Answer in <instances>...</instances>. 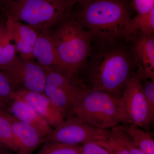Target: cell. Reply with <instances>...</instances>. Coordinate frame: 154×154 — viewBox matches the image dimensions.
<instances>
[{"mask_svg": "<svg viewBox=\"0 0 154 154\" xmlns=\"http://www.w3.org/2000/svg\"><path fill=\"white\" fill-rule=\"evenodd\" d=\"M79 6L72 14L80 25L94 36L109 41L124 37L132 18L130 0H94Z\"/></svg>", "mask_w": 154, "mask_h": 154, "instance_id": "obj_1", "label": "cell"}, {"mask_svg": "<svg viewBox=\"0 0 154 154\" xmlns=\"http://www.w3.org/2000/svg\"><path fill=\"white\" fill-rule=\"evenodd\" d=\"M48 33L64 70L77 76L91 55L94 35L83 28L72 12Z\"/></svg>", "mask_w": 154, "mask_h": 154, "instance_id": "obj_2", "label": "cell"}, {"mask_svg": "<svg viewBox=\"0 0 154 154\" xmlns=\"http://www.w3.org/2000/svg\"><path fill=\"white\" fill-rule=\"evenodd\" d=\"M132 59L125 49L113 47L102 50L92 58L87 70L89 89L121 97L132 75Z\"/></svg>", "mask_w": 154, "mask_h": 154, "instance_id": "obj_3", "label": "cell"}, {"mask_svg": "<svg viewBox=\"0 0 154 154\" xmlns=\"http://www.w3.org/2000/svg\"><path fill=\"white\" fill-rule=\"evenodd\" d=\"M72 0H15L5 7L6 16L27 23L37 32H48L72 12Z\"/></svg>", "mask_w": 154, "mask_h": 154, "instance_id": "obj_4", "label": "cell"}, {"mask_svg": "<svg viewBox=\"0 0 154 154\" xmlns=\"http://www.w3.org/2000/svg\"><path fill=\"white\" fill-rule=\"evenodd\" d=\"M120 99L105 91L89 89L72 108L69 118L75 117L99 129H112L124 123Z\"/></svg>", "mask_w": 154, "mask_h": 154, "instance_id": "obj_5", "label": "cell"}, {"mask_svg": "<svg viewBox=\"0 0 154 154\" xmlns=\"http://www.w3.org/2000/svg\"><path fill=\"white\" fill-rule=\"evenodd\" d=\"M46 81L44 94L69 118L75 105L89 88L77 76L60 69H45Z\"/></svg>", "mask_w": 154, "mask_h": 154, "instance_id": "obj_6", "label": "cell"}, {"mask_svg": "<svg viewBox=\"0 0 154 154\" xmlns=\"http://www.w3.org/2000/svg\"><path fill=\"white\" fill-rule=\"evenodd\" d=\"M110 131L91 126L75 117L66 119L45 138L44 142L81 145L94 143L101 145L110 139Z\"/></svg>", "mask_w": 154, "mask_h": 154, "instance_id": "obj_7", "label": "cell"}, {"mask_svg": "<svg viewBox=\"0 0 154 154\" xmlns=\"http://www.w3.org/2000/svg\"><path fill=\"white\" fill-rule=\"evenodd\" d=\"M140 75L134 72L127 82L120 97L124 123L147 129L154 119L150 114L141 85Z\"/></svg>", "mask_w": 154, "mask_h": 154, "instance_id": "obj_8", "label": "cell"}, {"mask_svg": "<svg viewBox=\"0 0 154 154\" xmlns=\"http://www.w3.org/2000/svg\"><path fill=\"white\" fill-rule=\"evenodd\" d=\"M3 72L15 92L27 91L44 94L46 72L35 60L17 55Z\"/></svg>", "mask_w": 154, "mask_h": 154, "instance_id": "obj_9", "label": "cell"}, {"mask_svg": "<svg viewBox=\"0 0 154 154\" xmlns=\"http://www.w3.org/2000/svg\"><path fill=\"white\" fill-rule=\"evenodd\" d=\"M132 51L142 81H154L153 34H141L133 45Z\"/></svg>", "mask_w": 154, "mask_h": 154, "instance_id": "obj_10", "label": "cell"}, {"mask_svg": "<svg viewBox=\"0 0 154 154\" xmlns=\"http://www.w3.org/2000/svg\"><path fill=\"white\" fill-rule=\"evenodd\" d=\"M15 93L31 105L53 128L57 127L66 119L64 113L44 94L27 91Z\"/></svg>", "mask_w": 154, "mask_h": 154, "instance_id": "obj_11", "label": "cell"}, {"mask_svg": "<svg viewBox=\"0 0 154 154\" xmlns=\"http://www.w3.org/2000/svg\"><path fill=\"white\" fill-rule=\"evenodd\" d=\"M14 143L19 154H31L45 138L35 128L18 120L10 113Z\"/></svg>", "mask_w": 154, "mask_h": 154, "instance_id": "obj_12", "label": "cell"}, {"mask_svg": "<svg viewBox=\"0 0 154 154\" xmlns=\"http://www.w3.org/2000/svg\"><path fill=\"white\" fill-rule=\"evenodd\" d=\"M7 111L18 120L36 128L45 138L53 130L31 105L16 94Z\"/></svg>", "mask_w": 154, "mask_h": 154, "instance_id": "obj_13", "label": "cell"}, {"mask_svg": "<svg viewBox=\"0 0 154 154\" xmlns=\"http://www.w3.org/2000/svg\"><path fill=\"white\" fill-rule=\"evenodd\" d=\"M33 53L34 60L45 69H60L65 72L48 32H38L33 46Z\"/></svg>", "mask_w": 154, "mask_h": 154, "instance_id": "obj_14", "label": "cell"}, {"mask_svg": "<svg viewBox=\"0 0 154 154\" xmlns=\"http://www.w3.org/2000/svg\"><path fill=\"white\" fill-rule=\"evenodd\" d=\"M122 126L125 132L135 146L147 154H154V140L152 133L143 130L135 125Z\"/></svg>", "mask_w": 154, "mask_h": 154, "instance_id": "obj_15", "label": "cell"}, {"mask_svg": "<svg viewBox=\"0 0 154 154\" xmlns=\"http://www.w3.org/2000/svg\"><path fill=\"white\" fill-rule=\"evenodd\" d=\"M154 32V8L146 14H137L128 24L124 37H128L140 33L141 34H153Z\"/></svg>", "mask_w": 154, "mask_h": 154, "instance_id": "obj_16", "label": "cell"}, {"mask_svg": "<svg viewBox=\"0 0 154 154\" xmlns=\"http://www.w3.org/2000/svg\"><path fill=\"white\" fill-rule=\"evenodd\" d=\"M17 51L6 28L5 22L0 19V71H2L14 60Z\"/></svg>", "mask_w": 154, "mask_h": 154, "instance_id": "obj_17", "label": "cell"}, {"mask_svg": "<svg viewBox=\"0 0 154 154\" xmlns=\"http://www.w3.org/2000/svg\"><path fill=\"white\" fill-rule=\"evenodd\" d=\"M5 22L10 36L19 37L33 46L38 36V32L34 28L9 17Z\"/></svg>", "mask_w": 154, "mask_h": 154, "instance_id": "obj_18", "label": "cell"}, {"mask_svg": "<svg viewBox=\"0 0 154 154\" xmlns=\"http://www.w3.org/2000/svg\"><path fill=\"white\" fill-rule=\"evenodd\" d=\"M10 113L0 109V143L12 150L17 152L14 143Z\"/></svg>", "mask_w": 154, "mask_h": 154, "instance_id": "obj_19", "label": "cell"}, {"mask_svg": "<svg viewBox=\"0 0 154 154\" xmlns=\"http://www.w3.org/2000/svg\"><path fill=\"white\" fill-rule=\"evenodd\" d=\"M36 154H81L82 145L47 142Z\"/></svg>", "mask_w": 154, "mask_h": 154, "instance_id": "obj_20", "label": "cell"}, {"mask_svg": "<svg viewBox=\"0 0 154 154\" xmlns=\"http://www.w3.org/2000/svg\"><path fill=\"white\" fill-rule=\"evenodd\" d=\"M15 96L16 93L8 79L3 72L0 71V109L7 110Z\"/></svg>", "mask_w": 154, "mask_h": 154, "instance_id": "obj_21", "label": "cell"}, {"mask_svg": "<svg viewBox=\"0 0 154 154\" xmlns=\"http://www.w3.org/2000/svg\"><path fill=\"white\" fill-rule=\"evenodd\" d=\"M111 135L127 149L129 154H147L132 143L122 126H116L110 131Z\"/></svg>", "mask_w": 154, "mask_h": 154, "instance_id": "obj_22", "label": "cell"}, {"mask_svg": "<svg viewBox=\"0 0 154 154\" xmlns=\"http://www.w3.org/2000/svg\"><path fill=\"white\" fill-rule=\"evenodd\" d=\"M11 36L17 53L19 56L25 59L34 60L33 53V45L25 40L16 36Z\"/></svg>", "mask_w": 154, "mask_h": 154, "instance_id": "obj_23", "label": "cell"}, {"mask_svg": "<svg viewBox=\"0 0 154 154\" xmlns=\"http://www.w3.org/2000/svg\"><path fill=\"white\" fill-rule=\"evenodd\" d=\"M141 85L150 114L152 118L154 117V81L144 80L141 81Z\"/></svg>", "mask_w": 154, "mask_h": 154, "instance_id": "obj_24", "label": "cell"}, {"mask_svg": "<svg viewBox=\"0 0 154 154\" xmlns=\"http://www.w3.org/2000/svg\"><path fill=\"white\" fill-rule=\"evenodd\" d=\"M102 146L107 149L111 154H129L125 147L111 134L109 140L103 144Z\"/></svg>", "mask_w": 154, "mask_h": 154, "instance_id": "obj_25", "label": "cell"}, {"mask_svg": "<svg viewBox=\"0 0 154 154\" xmlns=\"http://www.w3.org/2000/svg\"><path fill=\"white\" fill-rule=\"evenodd\" d=\"M131 6L137 14H147L154 8V0H131Z\"/></svg>", "mask_w": 154, "mask_h": 154, "instance_id": "obj_26", "label": "cell"}, {"mask_svg": "<svg viewBox=\"0 0 154 154\" xmlns=\"http://www.w3.org/2000/svg\"><path fill=\"white\" fill-rule=\"evenodd\" d=\"M83 150L90 154H111L107 149L94 143H88L82 145Z\"/></svg>", "mask_w": 154, "mask_h": 154, "instance_id": "obj_27", "label": "cell"}, {"mask_svg": "<svg viewBox=\"0 0 154 154\" xmlns=\"http://www.w3.org/2000/svg\"><path fill=\"white\" fill-rule=\"evenodd\" d=\"M93 1H94V0H72V2L75 5L76 4H78V5H82V4H85V3Z\"/></svg>", "mask_w": 154, "mask_h": 154, "instance_id": "obj_28", "label": "cell"}, {"mask_svg": "<svg viewBox=\"0 0 154 154\" xmlns=\"http://www.w3.org/2000/svg\"><path fill=\"white\" fill-rule=\"evenodd\" d=\"M14 1H15V0H6L5 7H6V6L8 5L9 4H10V3H12V2H14Z\"/></svg>", "mask_w": 154, "mask_h": 154, "instance_id": "obj_29", "label": "cell"}, {"mask_svg": "<svg viewBox=\"0 0 154 154\" xmlns=\"http://www.w3.org/2000/svg\"><path fill=\"white\" fill-rule=\"evenodd\" d=\"M2 145L0 146V147H1V146H2ZM0 154H9L7 152H6V151H4V150L2 149H0Z\"/></svg>", "mask_w": 154, "mask_h": 154, "instance_id": "obj_30", "label": "cell"}, {"mask_svg": "<svg viewBox=\"0 0 154 154\" xmlns=\"http://www.w3.org/2000/svg\"><path fill=\"white\" fill-rule=\"evenodd\" d=\"M5 1L6 0H0V7H1V5H5Z\"/></svg>", "mask_w": 154, "mask_h": 154, "instance_id": "obj_31", "label": "cell"}, {"mask_svg": "<svg viewBox=\"0 0 154 154\" xmlns=\"http://www.w3.org/2000/svg\"><path fill=\"white\" fill-rule=\"evenodd\" d=\"M90 154L89 153L87 152H86L85 151H83L82 150V154Z\"/></svg>", "mask_w": 154, "mask_h": 154, "instance_id": "obj_32", "label": "cell"}, {"mask_svg": "<svg viewBox=\"0 0 154 154\" xmlns=\"http://www.w3.org/2000/svg\"><path fill=\"white\" fill-rule=\"evenodd\" d=\"M2 144H1V143H0V146H2ZM3 146H4V145H3Z\"/></svg>", "mask_w": 154, "mask_h": 154, "instance_id": "obj_33", "label": "cell"}, {"mask_svg": "<svg viewBox=\"0 0 154 154\" xmlns=\"http://www.w3.org/2000/svg\"><path fill=\"white\" fill-rule=\"evenodd\" d=\"M0 8H1V7H0Z\"/></svg>", "mask_w": 154, "mask_h": 154, "instance_id": "obj_34", "label": "cell"}]
</instances>
